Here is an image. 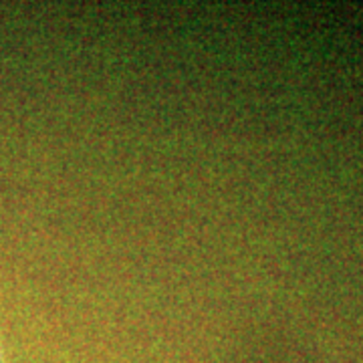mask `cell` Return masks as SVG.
<instances>
[]
</instances>
